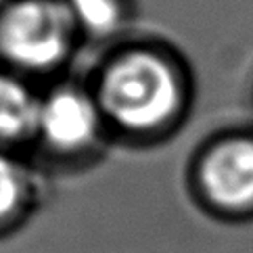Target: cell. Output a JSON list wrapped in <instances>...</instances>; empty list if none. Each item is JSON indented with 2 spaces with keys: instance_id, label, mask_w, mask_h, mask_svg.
I'll list each match as a JSON object with an SVG mask.
<instances>
[{
  "instance_id": "cell-1",
  "label": "cell",
  "mask_w": 253,
  "mask_h": 253,
  "mask_svg": "<svg viewBox=\"0 0 253 253\" xmlns=\"http://www.w3.org/2000/svg\"><path fill=\"white\" fill-rule=\"evenodd\" d=\"M105 122L132 136L168 128L184 107L180 65L155 48H132L107 63L96 88Z\"/></svg>"
},
{
  "instance_id": "cell-2",
  "label": "cell",
  "mask_w": 253,
  "mask_h": 253,
  "mask_svg": "<svg viewBox=\"0 0 253 253\" xmlns=\"http://www.w3.org/2000/svg\"><path fill=\"white\" fill-rule=\"evenodd\" d=\"M76 23L63 0H13L0 11V57L23 71H48L67 59Z\"/></svg>"
},
{
  "instance_id": "cell-3",
  "label": "cell",
  "mask_w": 253,
  "mask_h": 253,
  "mask_svg": "<svg viewBox=\"0 0 253 253\" xmlns=\"http://www.w3.org/2000/svg\"><path fill=\"white\" fill-rule=\"evenodd\" d=\"M103 124L96 96L76 86H59L40 101L36 138L57 155H80L101 138Z\"/></svg>"
},
{
  "instance_id": "cell-4",
  "label": "cell",
  "mask_w": 253,
  "mask_h": 253,
  "mask_svg": "<svg viewBox=\"0 0 253 253\" xmlns=\"http://www.w3.org/2000/svg\"><path fill=\"white\" fill-rule=\"evenodd\" d=\"M203 195L226 210L253 205V138H228L203 155L199 168Z\"/></svg>"
},
{
  "instance_id": "cell-5",
  "label": "cell",
  "mask_w": 253,
  "mask_h": 253,
  "mask_svg": "<svg viewBox=\"0 0 253 253\" xmlns=\"http://www.w3.org/2000/svg\"><path fill=\"white\" fill-rule=\"evenodd\" d=\"M40 101L23 80L0 71V142L13 144L36 138Z\"/></svg>"
},
{
  "instance_id": "cell-6",
  "label": "cell",
  "mask_w": 253,
  "mask_h": 253,
  "mask_svg": "<svg viewBox=\"0 0 253 253\" xmlns=\"http://www.w3.org/2000/svg\"><path fill=\"white\" fill-rule=\"evenodd\" d=\"M78 32L105 38L124 25L128 17L126 0H63Z\"/></svg>"
},
{
  "instance_id": "cell-7",
  "label": "cell",
  "mask_w": 253,
  "mask_h": 253,
  "mask_svg": "<svg viewBox=\"0 0 253 253\" xmlns=\"http://www.w3.org/2000/svg\"><path fill=\"white\" fill-rule=\"evenodd\" d=\"M32 199V184L21 164L0 151V226L17 220Z\"/></svg>"
}]
</instances>
